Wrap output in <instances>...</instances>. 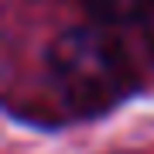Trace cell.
Listing matches in <instances>:
<instances>
[{"instance_id":"6da1fadb","label":"cell","mask_w":154,"mask_h":154,"mask_svg":"<svg viewBox=\"0 0 154 154\" xmlns=\"http://www.w3.org/2000/svg\"><path fill=\"white\" fill-rule=\"evenodd\" d=\"M48 75L62 103L82 116L113 110L134 89V65L123 45L103 28H72L48 48Z\"/></svg>"},{"instance_id":"7a4b0ae2","label":"cell","mask_w":154,"mask_h":154,"mask_svg":"<svg viewBox=\"0 0 154 154\" xmlns=\"http://www.w3.org/2000/svg\"><path fill=\"white\" fill-rule=\"evenodd\" d=\"M82 11L103 28H120V24H134L144 21L154 11V0H79Z\"/></svg>"}]
</instances>
